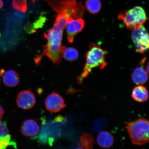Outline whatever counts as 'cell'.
Returning a JSON list of instances; mask_svg holds the SVG:
<instances>
[{
    "mask_svg": "<svg viewBox=\"0 0 149 149\" xmlns=\"http://www.w3.org/2000/svg\"><path fill=\"white\" fill-rule=\"evenodd\" d=\"M108 52L102 49L96 43H92L89 45V49L86 55V63L83 72L77 78L78 83L81 84L83 80L88 77L93 68H99L102 69L107 65L106 61Z\"/></svg>",
    "mask_w": 149,
    "mask_h": 149,
    "instance_id": "1",
    "label": "cell"
},
{
    "mask_svg": "<svg viewBox=\"0 0 149 149\" xmlns=\"http://www.w3.org/2000/svg\"><path fill=\"white\" fill-rule=\"evenodd\" d=\"M57 15H64L70 19L81 18L85 7L77 0H44Z\"/></svg>",
    "mask_w": 149,
    "mask_h": 149,
    "instance_id": "2",
    "label": "cell"
},
{
    "mask_svg": "<svg viewBox=\"0 0 149 149\" xmlns=\"http://www.w3.org/2000/svg\"><path fill=\"white\" fill-rule=\"evenodd\" d=\"M45 37L47 40V44L44 46L42 54L36 56L35 63L38 64L43 56H45L54 64H60L62 57L61 49L62 36L59 33L51 32L46 34Z\"/></svg>",
    "mask_w": 149,
    "mask_h": 149,
    "instance_id": "3",
    "label": "cell"
},
{
    "mask_svg": "<svg viewBox=\"0 0 149 149\" xmlns=\"http://www.w3.org/2000/svg\"><path fill=\"white\" fill-rule=\"evenodd\" d=\"M125 128L133 144L144 145L149 142V120H148L142 117L127 123Z\"/></svg>",
    "mask_w": 149,
    "mask_h": 149,
    "instance_id": "4",
    "label": "cell"
},
{
    "mask_svg": "<svg viewBox=\"0 0 149 149\" xmlns=\"http://www.w3.org/2000/svg\"><path fill=\"white\" fill-rule=\"evenodd\" d=\"M118 19L132 31L139 29L148 20L144 9L139 6L123 11L119 15Z\"/></svg>",
    "mask_w": 149,
    "mask_h": 149,
    "instance_id": "5",
    "label": "cell"
},
{
    "mask_svg": "<svg viewBox=\"0 0 149 149\" xmlns=\"http://www.w3.org/2000/svg\"><path fill=\"white\" fill-rule=\"evenodd\" d=\"M132 39L134 44L136 51L143 54L149 50V33L144 26L133 31Z\"/></svg>",
    "mask_w": 149,
    "mask_h": 149,
    "instance_id": "6",
    "label": "cell"
},
{
    "mask_svg": "<svg viewBox=\"0 0 149 149\" xmlns=\"http://www.w3.org/2000/svg\"><path fill=\"white\" fill-rule=\"evenodd\" d=\"M46 110L52 113H57L66 107L64 99L58 93L53 92L48 95L45 101Z\"/></svg>",
    "mask_w": 149,
    "mask_h": 149,
    "instance_id": "7",
    "label": "cell"
},
{
    "mask_svg": "<svg viewBox=\"0 0 149 149\" xmlns=\"http://www.w3.org/2000/svg\"><path fill=\"white\" fill-rule=\"evenodd\" d=\"M36 102V97L31 91L24 90L21 91L17 95L16 104L18 107L24 110L31 109Z\"/></svg>",
    "mask_w": 149,
    "mask_h": 149,
    "instance_id": "8",
    "label": "cell"
},
{
    "mask_svg": "<svg viewBox=\"0 0 149 149\" xmlns=\"http://www.w3.org/2000/svg\"><path fill=\"white\" fill-rule=\"evenodd\" d=\"M85 22L81 18L69 20L66 26L68 41L73 42L74 37L83 30Z\"/></svg>",
    "mask_w": 149,
    "mask_h": 149,
    "instance_id": "9",
    "label": "cell"
},
{
    "mask_svg": "<svg viewBox=\"0 0 149 149\" xmlns=\"http://www.w3.org/2000/svg\"><path fill=\"white\" fill-rule=\"evenodd\" d=\"M0 75L3 76V83L6 86L14 87L19 83V76L14 70H9L5 72L4 70H0Z\"/></svg>",
    "mask_w": 149,
    "mask_h": 149,
    "instance_id": "10",
    "label": "cell"
},
{
    "mask_svg": "<svg viewBox=\"0 0 149 149\" xmlns=\"http://www.w3.org/2000/svg\"><path fill=\"white\" fill-rule=\"evenodd\" d=\"M39 126L34 120L29 119L25 120L21 126L20 131L22 134L26 137L36 135L39 132Z\"/></svg>",
    "mask_w": 149,
    "mask_h": 149,
    "instance_id": "11",
    "label": "cell"
},
{
    "mask_svg": "<svg viewBox=\"0 0 149 149\" xmlns=\"http://www.w3.org/2000/svg\"><path fill=\"white\" fill-rule=\"evenodd\" d=\"M14 143L11 141L6 122L0 120V149H5L9 146H14Z\"/></svg>",
    "mask_w": 149,
    "mask_h": 149,
    "instance_id": "12",
    "label": "cell"
},
{
    "mask_svg": "<svg viewBox=\"0 0 149 149\" xmlns=\"http://www.w3.org/2000/svg\"><path fill=\"white\" fill-rule=\"evenodd\" d=\"M132 78L134 83L136 84H144L148 81V73L142 67H137L132 74Z\"/></svg>",
    "mask_w": 149,
    "mask_h": 149,
    "instance_id": "13",
    "label": "cell"
},
{
    "mask_svg": "<svg viewBox=\"0 0 149 149\" xmlns=\"http://www.w3.org/2000/svg\"><path fill=\"white\" fill-rule=\"evenodd\" d=\"M97 141L99 146L102 148H107L112 146L114 139L113 135L109 132L102 131L98 134Z\"/></svg>",
    "mask_w": 149,
    "mask_h": 149,
    "instance_id": "14",
    "label": "cell"
},
{
    "mask_svg": "<svg viewBox=\"0 0 149 149\" xmlns=\"http://www.w3.org/2000/svg\"><path fill=\"white\" fill-rule=\"evenodd\" d=\"M148 96V90L143 86L139 85L135 87L132 91V98L137 102H144L147 101Z\"/></svg>",
    "mask_w": 149,
    "mask_h": 149,
    "instance_id": "15",
    "label": "cell"
},
{
    "mask_svg": "<svg viewBox=\"0 0 149 149\" xmlns=\"http://www.w3.org/2000/svg\"><path fill=\"white\" fill-rule=\"evenodd\" d=\"M61 49L62 56L67 61H76L79 57V52L75 48L61 46Z\"/></svg>",
    "mask_w": 149,
    "mask_h": 149,
    "instance_id": "16",
    "label": "cell"
},
{
    "mask_svg": "<svg viewBox=\"0 0 149 149\" xmlns=\"http://www.w3.org/2000/svg\"><path fill=\"white\" fill-rule=\"evenodd\" d=\"M94 143V139L92 134L84 133L80 138L78 148L93 149Z\"/></svg>",
    "mask_w": 149,
    "mask_h": 149,
    "instance_id": "17",
    "label": "cell"
},
{
    "mask_svg": "<svg viewBox=\"0 0 149 149\" xmlns=\"http://www.w3.org/2000/svg\"><path fill=\"white\" fill-rule=\"evenodd\" d=\"M102 3L100 0H87L85 6L87 10L92 14H96L101 8Z\"/></svg>",
    "mask_w": 149,
    "mask_h": 149,
    "instance_id": "18",
    "label": "cell"
},
{
    "mask_svg": "<svg viewBox=\"0 0 149 149\" xmlns=\"http://www.w3.org/2000/svg\"><path fill=\"white\" fill-rule=\"evenodd\" d=\"M12 5L13 8L20 12L25 13L27 11L26 0H13Z\"/></svg>",
    "mask_w": 149,
    "mask_h": 149,
    "instance_id": "19",
    "label": "cell"
},
{
    "mask_svg": "<svg viewBox=\"0 0 149 149\" xmlns=\"http://www.w3.org/2000/svg\"><path fill=\"white\" fill-rule=\"evenodd\" d=\"M46 20V18L45 17L41 16L39 17L38 19L36 20L33 24V28L31 31V32L33 33L35 32L36 31V29H38L39 28H41L44 25V24L45 23Z\"/></svg>",
    "mask_w": 149,
    "mask_h": 149,
    "instance_id": "20",
    "label": "cell"
},
{
    "mask_svg": "<svg viewBox=\"0 0 149 149\" xmlns=\"http://www.w3.org/2000/svg\"><path fill=\"white\" fill-rule=\"evenodd\" d=\"M4 113V110H3L2 107H1V106L0 105V120H1L2 116Z\"/></svg>",
    "mask_w": 149,
    "mask_h": 149,
    "instance_id": "21",
    "label": "cell"
},
{
    "mask_svg": "<svg viewBox=\"0 0 149 149\" xmlns=\"http://www.w3.org/2000/svg\"><path fill=\"white\" fill-rule=\"evenodd\" d=\"M146 71L149 74V62L148 63L146 66Z\"/></svg>",
    "mask_w": 149,
    "mask_h": 149,
    "instance_id": "22",
    "label": "cell"
},
{
    "mask_svg": "<svg viewBox=\"0 0 149 149\" xmlns=\"http://www.w3.org/2000/svg\"><path fill=\"white\" fill-rule=\"evenodd\" d=\"M3 2L2 0H0V9L3 7Z\"/></svg>",
    "mask_w": 149,
    "mask_h": 149,
    "instance_id": "23",
    "label": "cell"
},
{
    "mask_svg": "<svg viewBox=\"0 0 149 149\" xmlns=\"http://www.w3.org/2000/svg\"><path fill=\"white\" fill-rule=\"evenodd\" d=\"M36 0H33V1H35Z\"/></svg>",
    "mask_w": 149,
    "mask_h": 149,
    "instance_id": "24",
    "label": "cell"
},
{
    "mask_svg": "<svg viewBox=\"0 0 149 149\" xmlns=\"http://www.w3.org/2000/svg\"><path fill=\"white\" fill-rule=\"evenodd\" d=\"M0 83H1V80H0Z\"/></svg>",
    "mask_w": 149,
    "mask_h": 149,
    "instance_id": "25",
    "label": "cell"
}]
</instances>
